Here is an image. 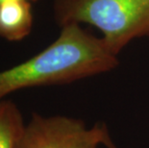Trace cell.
Listing matches in <instances>:
<instances>
[{"mask_svg": "<svg viewBox=\"0 0 149 148\" xmlns=\"http://www.w3.org/2000/svg\"><path fill=\"white\" fill-rule=\"evenodd\" d=\"M107 148H117V147H116V146L115 145V143H113H113H111V144H110V145H109V146H108Z\"/></svg>", "mask_w": 149, "mask_h": 148, "instance_id": "obj_7", "label": "cell"}, {"mask_svg": "<svg viewBox=\"0 0 149 148\" xmlns=\"http://www.w3.org/2000/svg\"><path fill=\"white\" fill-rule=\"evenodd\" d=\"M117 56L102 38L86 32L80 24L65 25L43 51L0 72V101L21 89L68 84L108 72L117 67Z\"/></svg>", "mask_w": 149, "mask_h": 148, "instance_id": "obj_1", "label": "cell"}, {"mask_svg": "<svg viewBox=\"0 0 149 148\" xmlns=\"http://www.w3.org/2000/svg\"><path fill=\"white\" fill-rule=\"evenodd\" d=\"M113 140L104 124L88 127L81 119L34 114L15 148H100Z\"/></svg>", "mask_w": 149, "mask_h": 148, "instance_id": "obj_3", "label": "cell"}, {"mask_svg": "<svg viewBox=\"0 0 149 148\" xmlns=\"http://www.w3.org/2000/svg\"><path fill=\"white\" fill-rule=\"evenodd\" d=\"M8 1H27V2H30V1H36V0H0V4L4 2H8Z\"/></svg>", "mask_w": 149, "mask_h": 148, "instance_id": "obj_6", "label": "cell"}, {"mask_svg": "<svg viewBox=\"0 0 149 148\" xmlns=\"http://www.w3.org/2000/svg\"><path fill=\"white\" fill-rule=\"evenodd\" d=\"M21 113L14 102L0 101V148H15L24 128Z\"/></svg>", "mask_w": 149, "mask_h": 148, "instance_id": "obj_5", "label": "cell"}, {"mask_svg": "<svg viewBox=\"0 0 149 148\" xmlns=\"http://www.w3.org/2000/svg\"><path fill=\"white\" fill-rule=\"evenodd\" d=\"M54 15L60 26L88 23L118 55L131 42L149 37V0H55Z\"/></svg>", "mask_w": 149, "mask_h": 148, "instance_id": "obj_2", "label": "cell"}, {"mask_svg": "<svg viewBox=\"0 0 149 148\" xmlns=\"http://www.w3.org/2000/svg\"><path fill=\"white\" fill-rule=\"evenodd\" d=\"M30 2L8 1L0 4V37L10 42L23 40L33 27Z\"/></svg>", "mask_w": 149, "mask_h": 148, "instance_id": "obj_4", "label": "cell"}]
</instances>
